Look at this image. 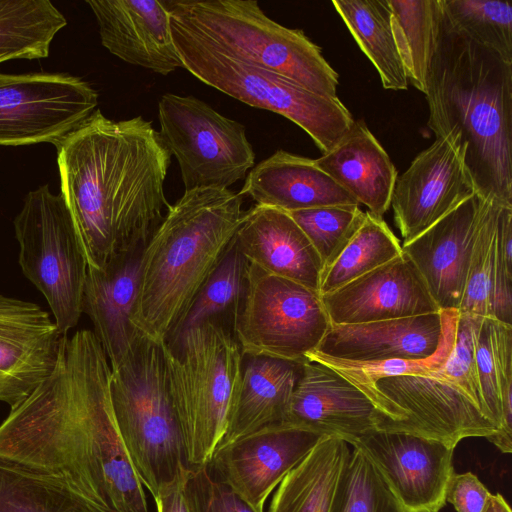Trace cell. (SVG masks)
<instances>
[{
    "instance_id": "obj_1",
    "label": "cell",
    "mask_w": 512,
    "mask_h": 512,
    "mask_svg": "<svg viewBox=\"0 0 512 512\" xmlns=\"http://www.w3.org/2000/svg\"><path fill=\"white\" fill-rule=\"evenodd\" d=\"M110 376L93 331L65 335L52 375L0 424V458L62 477L108 512H149L116 424Z\"/></svg>"
},
{
    "instance_id": "obj_2",
    "label": "cell",
    "mask_w": 512,
    "mask_h": 512,
    "mask_svg": "<svg viewBox=\"0 0 512 512\" xmlns=\"http://www.w3.org/2000/svg\"><path fill=\"white\" fill-rule=\"evenodd\" d=\"M61 194L88 267L141 250L168 203L164 183L171 154L142 116L114 121L100 110L57 145Z\"/></svg>"
},
{
    "instance_id": "obj_3",
    "label": "cell",
    "mask_w": 512,
    "mask_h": 512,
    "mask_svg": "<svg viewBox=\"0 0 512 512\" xmlns=\"http://www.w3.org/2000/svg\"><path fill=\"white\" fill-rule=\"evenodd\" d=\"M425 97L436 138L459 134L476 194L512 207V64L453 28L443 11Z\"/></svg>"
},
{
    "instance_id": "obj_4",
    "label": "cell",
    "mask_w": 512,
    "mask_h": 512,
    "mask_svg": "<svg viewBox=\"0 0 512 512\" xmlns=\"http://www.w3.org/2000/svg\"><path fill=\"white\" fill-rule=\"evenodd\" d=\"M228 188H196L170 205L142 250L131 323L168 343L198 293L229 251L244 210Z\"/></svg>"
},
{
    "instance_id": "obj_5",
    "label": "cell",
    "mask_w": 512,
    "mask_h": 512,
    "mask_svg": "<svg viewBox=\"0 0 512 512\" xmlns=\"http://www.w3.org/2000/svg\"><path fill=\"white\" fill-rule=\"evenodd\" d=\"M376 410V429L406 432L453 447L469 437L498 431L482 397L475 362V340L456 336L442 369L434 375H400L353 383Z\"/></svg>"
},
{
    "instance_id": "obj_6",
    "label": "cell",
    "mask_w": 512,
    "mask_h": 512,
    "mask_svg": "<svg viewBox=\"0 0 512 512\" xmlns=\"http://www.w3.org/2000/svg\"><path fill=\"white\" fill-rule=\"evenodd\" d=\"M171 24L249 65L282 75L327 97H337L339 75L300 29L270 19L255 0L163 1Z\"/></svg>"
},
{
    "instance_id": "obj_7",
    "label": "cell",
    "mask_w": 512,
    "mask_h": 512,
    "mask_svg": "<svg viewBox=\"0 0 512 512\" xmlns=\"http://www.w3.org/2000/svg\"><path fill=\"white\" fill-rule=\"evenodd\" d=\"M168 389L189 467L206 466L237 397L244 356L232 327L207 321L164 347Z\"/></svg>"
},
{
    "instance_id": "obj_8",
    "label": "cell",
    "mask_w": 512,
    "mask_h": 512,
    "mask_svg": "<svg viewBox=\"0 0 512 512\" xmlns=\"http://www.w3.org/2000/svg\"><path fill=\"white\" fill-rule=\"evenodd\" d=\"M165 344L140 334L110 376V398L120 436L152 498L189 467L168 389Z\"/></svg>"
},
{
    "instance_id": "obj_9",
    "label": "cell",
    "mask_w": 512,
    "mask_h": 512,
    "mask_svg": "<svg viewBox=\"0 0 512 512\" xmlns=\"http://www.w3.org/2000/svg\"><path fill=\"white\" fill-rule=\"evenodd\" d=\"M171 26L184 69L232 98L294 122L322 154L352 127L355 120L338 97L319 95L275 72L238 61Z\"/></svg>"
},
{
    "instance_id": "obj_10",
    "label": "cell",
    "mask_w": 512,
    "mask_h": 512,
    "mask_svg": "<svg viewBox=\"0 0 512 512\" xmlns=\"http://www.w3.org/2000/svg\"><path fill=\"white\" fill-rule=\"evenodd\" d=\"M25 277L44 295L61 332L75 327L88 263L73 217L61 194L45 184L30 191L14 219Z\"/></svg>"
},
{
    "instance_id": "obj_11",
    "label": "cell",
    "mask_w": 512,
    "mask_h": 512,
    "mask_svg": "<svg viewBox=\"0 0 512 512\" xmlns=\"http://www.w3.org/2000/svg\"><path fill=\"white\" fill-rule=\"evenodd\" d=\"M330 327L318 292L249 263L245 293L232 326L243 356L301 364Z\"/></svg>"
},
{
    "instance_id": "obj_12",
    "label": "cell",
    "mask_w": 512,
    "mask_h": 512,
    "mask_svg": "<svg viewBox=\"0 0 512 512\" xmlns=\"http://www.w3.org/2000/svg\"><path fill=\"white\" fill-rule=\"evenodd\" d=\"M159 135L178 163L185 191L228 188L254 167L245 126L192 96L165 93L158 102Z\"/></svg>"
},
{
    "instance_id": "obj_13",
    "label": "cell",
    "mask_w": 512,
    "mask_h": 512,
    "mask_svg": "<svg viewBox=\"0 0 512 512\" xmlns=\"http://www.w3.org/2000/svg\"><path fill=\"white\" fill-rule=\"evenodd\" d=\"M98 92L67 74L0 72V146H55L94 112Z\"/></svg>"
},
{
    "instance_id": "obj_14",
    "label": "cell",
    "mask_w": 512,
    "mask_h": 512,
    "mask_svg": "<svg viewBox=\"0 0 512 512\" xmlns=\"http://www.w3.org/2000/svg\"><path fill=\"white\" fill-rule=\"evenodd\" d=\"M474 194L476 189L464 161L459 134L437 137L395 183L390 207L403 244Z\"/></svg>"
},
{
    "instance_id": "obj_15",
    "label": "cell",
    "mask_w": 512,
    "mask_h": 512,
    "mask_svg": "<svg viewBox=\"0 0 512 512\" xmlns=\"http://www.w3.org/2000/svg\"><path fill=\"white\" fill-rule=\"evenodd\" d=\"M322 437L306 427L282 421L219 446L207 465L253 509L264 512L271 493Z\"/></svg>"
},
{
    "instance_id": "obj_16",
    "label": "cell",
    "mask_w": 512,
    "mask_h": 512,
    "mask_svg": "<svg viewBox=\"0 0 512 512\" xmlns=\"http://www.w3.org/2000/svg\"><path fill=\"white\" fill-rule=\"evenodd\" d=\"M378 469L405 512H439L455 447L419 435L374 430L352 441Z\"/></svg>"
},
{
    "instance_id": "obj_17",
    "label": "cell",
    "mask_w": 512,
    "mask_h": 512,
    "mask_svg": "<svg viewBox=\"0 0 512 512\" xmlns=\"http://www.w3.org/2000/svg\"><path fill=\"white\" fill-rule=\"evenodd\" d=\"M65 335L35 303L0 294V401L12 409L54 372Z\"/></svg>"
},
{
    "instance_id": "obj_18",
    "label": "cell",
    "mask_w": 512,
    "mask_h": 512,
    "mask_svg": "<svg viewBox=\"0 0 512 512\" xmlns=\"http://www.w3.org/2000/svg\"><path fill=\"white\" fill-rule=\"evenodd\" d=\"M331 324H361L441 312L403 252L395 259L321 295Z\"/></svg>"
},
{
    "instance_id": "obj_19",
    "label": "cell",
    "mask_w": 512,
    "mask_h": 512,
    "mask_svg": "<svg viewBox=\"0 0 512 512\" xmlns=\"http://www.w3.org/2000/svg\"><path fill=\"white\" fill-rule=\"evenodd\" d=\"M490 203L474 194L402 245L440 311L459 309L475 239Z\"/></svg>"
},
{
    "instance_id": "obj_20",
    "label": "cell",
    "mask_w": 512,
    "mask_h": 512,
    "mask_svg": "<svg viewBox=\"0 0 512 512\" xmlns=\"http://www.w3.org/2000/svg\"><path fill=\"white\" fill-rule=\"evenodd\" d=\"M102 45L119 59L168 75L183 64L177 52L171 17L163 1L87 0Z\"/></svg>"
},
{
    "instance_id": "obj_21",
    "label": "cell",
    "mask_w": 512,
    "mask_h": 512,
    "mask_svg": "<svg viewBox=\"0 0 512 512\" xmlns=\"http://www.w3.org/2000/svg\"><path fill=\"white\" fill-rule=\"evenodd\" d=\"M348 444L376 429V410L353 383L327 365H301L285 420Z\"/></svg>"
},
{
    "instance_id": "obj_22",
    "label": "cell",
    "mask_w": 512,
    "mask_h": 512,
    "mask_svg": "<svg viewBox=\"0 0 512 512\" xmlns=\"http://www.w3.org/2000/svg\"><path fill=\"white\" fill-rule=\"evenodd\" d=\"M448 310L361 324L334 325L315 353L349 362L423 359L443 338Z\"/></svg>"
},
{
    "instance_id": "obj_23",
    "label": "cell",
    "mask_w": 512,
    "mask_h": 512,
    "mask_svg": "<svg viewBox=\"0 0 512 512\" xmlns=\"http://www.w3.org/2000/svg\"><path fill=\"white\" fill-rule=\"evenodd\" d=\"M234 243L250 264L319 293L322 262L287 212L254 205L244 211Z\"/></svg>"
},
{
    "instance_id": "obj_24",
    "label": "cell",
    "mask_w": 512,
    "mask_h": 512,
    "mask_svg": "<svg viewBox=\"0 0 512 512\" xmlns=\"http://www.w3.org/2000/svg\"><path fill=\"white\" fill-rule=\"evenodd\" d=\"M142 250L118 254L101 269H87L81 309L93 323L111 370L124 361L141 334L131 316Z\"/></svg>"
},
{
    "instance_id": "obj_25",
    "label": "cell",
    "mask_w": 512,
    "mask_h": 512,
    "mask_svg": "<svg viewBox=\"0 0 512 512\" xmlns=\"http://www.w3.org/2000/svg\"><path fill=\"white\" fill-rule=\"evenodd\" d=\"M258 205L292 212L324 206H355L359 203L314 159L277 150L246 176L240 190Z\"/></svg>"
},
{
    "instance_id": "obj_26",
    "label": "cell",
    "mask_w": 512,
    "mask_h": 512,
    "mask_svg": "<svg viewBox=\"0 0 512 512\" xmlns=\"http://www.w3.org/2000/svg\"><path fill=\"white\" fill-rule=\"evenodd\" d=\"M314 160L369 213L383 218L391 205L397 170L362 120L354 121L334 147Z\"/></svg>"
},
{
    "instance_id": "obj_27",
    "label": "cell",
    "mask_w": 512,
    "mask_h": 512,
    "mask_svg": "<svg viewBox=\"0 0 512 512\" xmlns=\"http://www.w3.org/2000/svg\"><path fill=\"white\" fill-rule=\"evenodd\" d=\"M244 357L239 391L219 446L284 421L302 365L264 356Z\"/></svg>"
},
{
    "instance_id": "obj_28",
    "label": "cell",
    "mask_w": 512,
    "mask_h": 512,
    "mask_svg": "<svg viewBox=\"0 0 512 512\" xmlns=\"http://www.w3.org/2000/svg\"><path fill=\"white\" fill-rule=\"evenodd\" d=\"M351 446L323 436L274 490L268 512H330Z\"/></svg>"
},
{
    "instance_id": "obj_29",
    "label": "cell",
    "mask_w": 512,
    "mask_h": 512,
    "mask_svg": "<svg viewBox=\"0 0 512 512\" xmlns=\"http://www.w3.org/2000/svg\"><path fill=\"white\" fill-rule=\"evenodd\" d=\"M475 362L485 407L498 428L487 440L501 452L512 451V326L481 317Z\"/></svg>"
},
{
    "instance_id": "obj_30",
    "label": "cell",
    "mask_w": 512,
    "mask_h": 512,
    "mask_svg": "<svg viewBox=\"0 0 512 512\" xmlns=\"http://www.w3.org/2000/svg\"><path fill=\"white\" fill-rule=\"evenodd\" d=\"M332 4L388 90H407L408 79L399 55L387 0H336Z\"/></svg>"
},
{
    "instance_id": "obj_31",
    "label": "cell",
    "mask_w": 512,
    "mask_h": 512,
    "mask_svg": "<svg viewBox=\"0 0 512 512\" xmlns=\"http://www.w3.org/2000/svg\"><path fill=\"white\" fill-rule=\"evenodd\" d=\"M0 512H108L64 478L0 458Z\"/></svg>"
},
{
    "instance_id": "obj_32",
    "label": "cell",
    "mask_w": 512,
    "mask_h": 512,
    "mask_svg": "<svg viewBox=\"0 0 512 512\" xmlns=\"http://www.w3.org/2000/svg\"><path fill=\"white\" fill-rule=\"evenodd\" d=\"M387 3L408 82L425 94L443 16L442 0H387Z\"/></svg>"
},
{
    "instance_id": "obj_33",
    "label": "cell",
    "mask_w": 512,
    "mask_h": 512,
    "mask_svg": "<svg viewBox=\"0 0 512 512\" xmlns=\"http://www.w3.org/2000/svg\"><path fill=\"white\" fill-rule=\"evenodd\" d=\"M64 15L49 0H0V63L49 55Z\"/></svg>"
},
{
    "instance_id": "obj_34",
    "label": "cell",
    "mask_w": 512,
    "mask_h": 512,
    "mask_svg": "<svg viewBox=\"0 0 512 512\" xmlns=\"http://www.w3.org/2000/svg\"><path fill=\"white\" fill-rule=\"evenodd\" d=\"M402 253V245L383 218L367 211L360 228L323 271L319 286L320 296L340 288Z\"/></svg>"
},
{
    "instance_id": "obj_35",
    "label": "cell",
    "mask_w": 512,
    "mask_h": 512,
    "mask_svg": "<svg viewBox=\"0 0 512 512\" xmlns=\"http://www.w3.org/2000/svg\"><path fill=\"white\" fill-rule=\"evenodd\" d=\"M249 262L234 241L218 267L204 284L171 344L182 333L207 321H219L233 326L242 302Z\"/></svg>"
},
{
    "instance_id": "obj_36",
    "label": "cell",
    "mask_w": 512,
    "mask_h": 512,
    "mask_svg": "<svg viewBox=\"0 0 512 512\" xmlns=\"http://www.w3.org/2000/svg\"><path fill=\"white\" fill-rule=\"evenodd\" d=\"M453 28L512 64V6L499 0H442Z\"/></svg>"
},
{
    "instance_id": "obj_37",
    "label": "cell",
    "mask_w": 512,
    "mask_h": 512,
    "mask_svg": "<svg viewBox=\"0 0 512 512\" xmlns=\"http://www.w3.org/2000/svg\"><path fill=\"white\" fill-rule=\"evenodd\" d=\"M351 447L330 512H405L370 458Z\"/></svg>"
},
{
    "instance_id": "obj_38",
    "label": "cell",
    "mask_w": 512,
    "mask_h": 512,
    "mask_svg": "<svg viewBox=\"0 0 512 512\" xmlns=\"http://www.w3.org/2000/svg\"><path fill=\"white\" fill-rule=\"evenodd\" d=\"M458 315V310H448L442 341L437 351L427 358L349 362L312 352L307 359L327 365L351 383L373 382L381 378L400 375L431 376L444 367L453 349Z\"/></svg>"
},
{
    "instance_id": "obj_39",
    "label": "cell",
    "mask_w": 512,
    "mask_h": 512,
    "mask_svg": "<svg viewBox=\"0 0 512 512\" xmlns=\"http://www.w3.org/2000/svg\"><path fill=\"white\" fill-rule=\"evenodd\" d=\"M287 213L315 248L323 271L360 228L366 216L359 205L324 206Z\"/></svg>"
},
{
    "instance_id": "obj_40",
    "label": "cell",
    "mask_w": 512,
    "mask_h": 512,
    "mask_svg": "<svg viewBox=\"0 0 512 512\" xmlns=\"http://www.w3.org/2000/svg\"><path fill=\"white\" fill-rule=\"evenodd\" d=\"M502 206L491 202L480 225L468 267L460 314L492 317L491 294L497 221Z\"/></svg>"
},
{
    "instance_id": "obj_41",
    "label": "cell",
    "mask_w": 512,
    "mask_h": 512,
    "mask_svg": "<svg viewBox=\"0 0 512 512\" xmlns=\"http://www.w3.org/2000/svg\"><path fill=\"white\" fill-rule=\"evenodd\" d=\"M186 495L190 512H257L219 480L208 465L189 468Z\"/></svg>"
},
{
    "instance_id": "obj_42",
    "label": "cell",
    "mask_w": 512,
    "mask_h": 512,
    "mask_svg": "<svg viewBox=\"0 0 512 512\" xmlns=\"http://www.w3.org/2000/svg\"><path fill=\"white\" fill-rule=\"evenodd\" d=\"M490 497V491L472 472H454L446 487L445 500L457 512H484Z\"/></svg>"
},
{
    "instance_id": "obj_43",
    "label": "cell",
    "mask_w": 512,
    "mask_h": 512,
    "mask_svg": "<svg viewBox=\"0 0 512 512\" xmlns=\"http://www.w3.org/2000/svg\"><path fill=\"white\" fill-rule=\"evenodd\" d=\"M189 468L184 469L171 482L162 486L153 497L157 512H190L186 495Z\"/></svg>"
},
{
    "instance_id": "obj_44",
    "label": "cell",
    "mask_w": 512,
    "mask_h": 512,
    "mask_svg": "<svg viewBox=\"0 0 512 512\" xmlns=\"http://www.w3.org/2000/svg\"><path fill=\"white\" fill-rule=\"evenodd\" d=\"M484 512H493L491 502L489 501L488 505L486 506Z\"/></svg>"
}]
</instances>
